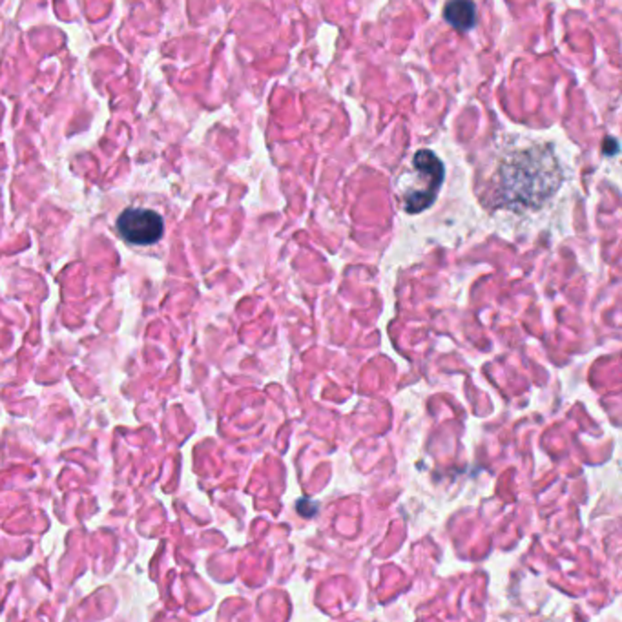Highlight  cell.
<instances>
[{
    "label": "cell",
    "mask_w": 622,
    "mask_h": 622,
    "mask_svg": "<svg viewBox=\"0 0 622 622\" xmlns=\"http://www.w3.org/2000/svg\"><path fill=\"white\" fill-rule=\"evenodd\" d=\"M550 158L519 154L502 166V194L509 205L535 206L559 187V174Z\"/></svg>",
    "instance_id": "1"
},
{
    "label": "cell",
    "mask_w": 622,
    "mask_h": 622,
    "mask_svg": "<svg viewBox=\"0 0 622 622\" xmlns=\"http://www.w3.org/2000/svg\"><path fill=\"white\" fill-rule=\"evenodd\" d=\"M444 182V165L432 152L415 154L411 170L400 179V198L406 212L418 214L429 208Z\"/></svg>",
    "instance_id": "2"
},
{
    "label": "cell",
    "mask_w": 622,
    "mask_h": 622,
    "mask_svg": "<svg viewBox=\"0 0 622 622\" xmlns=\"http://www.w3.org/2000/svg\"><path fill=\"white\" fill-rule=\"evenodd\" d=\"M121 238L133 245H152L163 238V217L149 208H126L117 219Z\"/></svg>",
    "instance_id": "3"
},
{
    "label": "cell",
    "mask_w": 622,
    "mask_h": 622,
    "mask_svg": "<svg viewBox=\"0 0 622 622\" xmlns=\"http://www.w3.org/2000/svg\"><path fill=\"white\" fill-rule=\"evenodd\" d=\"M444 17L453 28L467 31L477 20V10H474L471 0H449L448 6L444 8Z\"/></svg>",
    "instance_id": "4"
}]
</instances>
